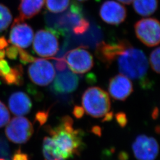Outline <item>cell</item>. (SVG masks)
Masks as SVG:
<instances>
[{
	"mask_svg": "<svg viewBox=\"0 0 160 160\" xmlns=\"http://www.w3.org/2000/svg\"><path fill=\"white\" fill-rule=\"evenodd\" d=\"M82 105L87 114L95 118H103L111 109L108 93L98 87L86 90L82 96Z\"/></svg>",
	"mask_w": 160,
	"mask_h": 160,
	"instance_id": "obj_3",
	"label": "cell"
},
{
	"mask_svg": "<svg viewBox=\"0 0 160 160\" xmlns=\"http://www.w3.org/2000/svg\"><path fill=\"white\" fill-rule=\"evenodd\" d=\"M135 32L138 39L148 47L160 43V28L158 20L154 18H143L135 24Z\"/></svg>",
	"mask_w": 160,
	"mask_h": 160,
	"instance_id": "obj_8",
	"label": "cell"
},
{
	"mask_svg": "<svg viewBox=\"0 0 160 160\" xmlns=\"http://www.w3.org/2000/svg\"><path fill=\"white\" fill-rule=\"evenodd\" d=\"M113 112H109L108 113H107L104 116L102 122H109V121H110V120L113 119Z\"/></svg>",
	"mask_w": 160,
	"mask_h": 160,
	"instance_id": "obj_36",
	"label": "cell"
},
{
	"mask_svg": "<svg viewBox=\"0 0 160 160\" xmlns=\"http://www.w3.org/2000/svg\"><path fill=\"white\" fill-rule=\"evenodd\" d=\"M151 116H152V118L154 120H156L158 118V109L157 107H155V108H154V109H153V110L152 112Z\"/></svg>",
	"mask_w": 160,
	"mask_h": 160,
	"instance_id": "obj_37",
	"label": "cell"
},
{
	"mask_svg": "<svg viewBox=\"0 0 160 160\" xmlns=\"http://www.w3.org/2000/svg\"><path fill=\"white\" fill-rule=\"evenodd\" d=\"M6 57V51L4 50H0V59H4Z\"/></svg>",
	"mask_w": 160,
	"mask_h": 160,
	"instance_id": "obj_40",
	"label": "cell"
},
{
	"mask_svg": "<svg viewBox=\"0 0 160 160\" xmlns=\"http://www.w3.org/2000/svg\"><path fill=\"white\" fill-rule=\"evenodd\" d=\"M8 107L12 114L21 116L29 113L32 108V103L26 93L15 92L8 98Z\"/></svg>",
	"mask_w": 160,
	"mask_h": 160,
	"instance_id": "obj_16",
	"label": "cell"
},
{
	"mask_svg": "<svg viewBox=\"0 0 160 160\" xmlns=\"http://www.w3.org/2000/svg\"><path fill=\"white\" fill-rule=\"evenodd\" d=\"M77 1H80V2H84V1H87V0H77Z\"/></svg>",
	"mask_w": 160,
	"mask_h": 160,
	"instance_id": "obj_41",
	"label": "cell"
},
{
	"mask_svg": "<svg viewBox=\"0 0 160 160\" xmlns=\"http://www.w3.org/2000/svg\"><path fill=\"white\" fill-rule=\"evenodd\" d=\"M45 2L47 10L53 13L65 12L71 3L70 0H45Z\"/></svg>",
	"mask_w": 160,
	"mask_h": 160,
	"instance_id": "obj_21",
	"label": "cell"
},
{
	"mask_svg": "<svg viewBox=\"0 0 160 160\" xmlns=\"http://www.w3.org/2000/svg\"><path fill=\"white\" fill-rule=\"evenodd\" d=\"M12 160H29V157L27 154L23 153L20 149H18L13 155Z\"/></svg>",
	"mask_w": 160,
	"mask_h": 160,
	"instance_id": "obj_32",
	"label": "cell"
},
{
	"mask_svg": "<svg viewBox=\"0 0 160 160\" xmlns=\"http://www.w3.org/2000/svg\"><path fill=\"white\" fill-rule=\"evenodd\" d=\"M84 112L85 111L82 107H81L79 106H75L73 109L72 114L77 119H81L84 116Z\"/></svg>",
	"mask_w": 160,
	"mask_h": 160,
	"instance_id": "obj_33",
	"label": "cell"
},
{
	"mask_svg": "<svg viewBox=\"0 0 160 160\" xmlns=\"http://www.w3.org/2000/svg\"><path fill=\"white\" fill-rule=\"evenodd\" d=\"M12 20L10 9L5 5L0 4V32L6 30Z\"/></svg>",
	"mask_w": 160,
	"mask_h": 160,
	"instance_id": "obj_22",
	"label": "cell"
},
{
	"mask_svg": "<svg viewBox=\"0 0 160 160\" xmlns=\"http://www.w3.org/2000/svg\"><path fill=\"white\" fill-rule=\"evenodd\" d=\"M12 67H10L8 62L4 59H0V78H2L6 75L8 74L10 71Z\"/></svg>",
	"mask_w": 160,
	"mask_h": 160,
	"instance_id": "obj_27",
	"label": "cell"
},
{
	"mask_svg": "<svg viewBox=\"0 0 160 160\" xmlns=\"http://www.w3.org/2000/svg\"><path fill=\"white\" fill-rule=\"evenodd\" d=\"M120 158L121 160H127L128 155L126 153H121L120 155Z\"/></svg>",
	"mask_w": 160,
	"mask_h": 160,
	"instance_id": "obj_38",
	"label": "cell"
},
{
	"mask_svg": "<svg viewBox=\"0 0 160 160\" xmlns=\"http://www.w3.org/2000/svg\"><path fill=\"white\" fill-rule=\"evenodd\" d=\"M108 91L114 100L125 101L133 92V84L125 75H117L109 81Z\"/></svg>",
	"mask_w": 160,
	"mask_h": 160,
	"instance_id": "obj_14",
	"label": "cell"
},
{
	"mask_svg": "<svg viewBox=\"0 0 160 160\" xmlns=\"http://www.w3.org/2000/svg\"><path fill=\"white\" fill-rule=\"evenodd\" d=\"M65 35L60 30L56 28L42 29L34 36L33 49L36 54L43 58L53 57L59 49V36Z\"/></svg>",
	"mask_w": 160,
	"mask_h": 160,
	"instance_id": "obj_5",
	"label": "cell"
},
{
	"mask_svg": "<svg viewBox=\"0 0 160 160\" xmlns=\"http://www.w3.org/2000/svg\"><path fill=\"white\" fill-rule=\"evenodd\" d=\"M99 15L104 22L111 25H119L125 20L127 12L124 6L114 1L108 0L101 6Z\"/></svg>",
	"mask_w": 160,
	"mask_h": 160,
	"instance_id": "obj_13",
	"label": "cell"
},
{
	"mask_svg": "<svg viewBox=\"0 0 160 160\" xmlns=\"http://www.w3.org/2000/svg\"><path fill=\"white\" fill-rule=\"evenodd\" d=\"M1 80L8 85H22L24 82L23 67L21 65H17L12 67L10 72Z\"/></svg>",
	"mask_w": 160,
	"mask_h": 160,
	"instance_id": "obj_19",
	"label": "cell"
},
{
	"mask_svg": "<svg viewBox=\"0 0 160 160\" xmlns=\"http://www.w3.org/2000/svg\"><path fill=\"white\" fill-rule=\"evenodd\" d=\"M118 68L121 74L129 79L137 80L141 87L147 88L151 83L146 78L148 61L141 50L130 46L118 57Z\"/></svg>",
	"mask_w": 160,
	"mask_h": 160,
	"instance_id": "obj_2",
	"label": "cell"
},
{
	"mask_svg": "<svg viewBox=\"0 0 160 160\" xmlns=\"http://www.w3.org/2000/svg\"><path fill=\"white\" fill-rule=\"evenodd\" d=\"M149 61L152 70L157 74L160 73V48L158 47L151 53Z\"/></svg>",
	"mask_w": 160,
	"mask_h": 160,
	"instance_id": "obj_23",
	"label": "cell"
},
{
	"mask_svg": "<svg viewBox=\"0 0 160 160\" xmlns=\"http://www.w3.org/2000/svg\"><path fill=\"white\" fill-rule=\"evenodd\" d=\"M10 119V114L6 105L0 101V128L7 125Z\"/></svg>",
	"mask_w": 160,
	"mask_h": 160,
	"instance_id": "obj_24",
	"label": "cell"
},
{
	"mask_svg": "<svg viewBox=\"0 0 160 160\" xmlns=\"http://www.w3.org/2000/svg\"><path fill=\"white\" fill-rule=\"evenodd\" d=\"M34 132L31 122L23 116L12 118L6 126V137L14 143H26L32 137Z\"/></svg>",
	"mask_w": 160,
	"mask_h": 160,
	"instance_id": "obj_7",
	"label": "cell"
},
{
	"mask_svg": "<svg viewBox=\"0 0 160 160\" xmlns=\"http://www.w3.org/2000/svg\"><path fill=\"white\" fill-rule=\"evenodd\" d=\"M43 154L45 160H65L59 154L51 138L49 137L43 139Z\"/></svg>",
	"mask_w": 160,
	"mask_h": 160,
	"instance_id": "obj_20",
	"label": "cell"
},
{
	"mask_svg": "<svg viewBox=\"0 0 160 160\" xmlns=\"http://www.w3.org/2000/svg\"><path fill=\"white\" fill-rule=\"evenodd\" d=\"M6 49V55L7 57L12 60L17 59L18 57V47L13 45L7 47Z\"/></svg>",
	"mask_w": 160,
	"mask_h": 160,
	"instance_id": "obj_29",
	"label": "cell"
},
{
	"mask_svg": "<svg viewBox=\"0 0 160 160\" xmlns=\"http://www.w3.org/2000/svg\"><path fill=\"white\" fill-rule=\"evenodd\" d=\"M118 1H120V2L125 4H130L133 1V0H118Z\"/></svg>",
	"mask_w": 160,
	"mask_h": 160,
	"instance_id": "obj_39",
	"label": "cell"
},
{
	"mask_svg": "<svg viewBox=\"0 0 160 160\" xmlns=\"http://www.w3.org/2000/svg\"><path fill=\"white\" fill-rule=\"evenodd\" d=\"M130 46L131 43L125 39L112 43L102 41L97 44L95 54L97 59L109 67Z\"/></svg>",
	"mask_w": 160,
	"mask_h": 160,
	"instance_id": "obj_10",
	"label": "cell"
},
{
	"mask_svg": "<svg viewBox=\"0 0 160 160\" xmlns=\"http://www.w3.org/2000/svg\"><path fill=\"white\" fill-rule=\"evenodd\" d=\"M78 84V77L72 71L66 69L57 75L52 88L57 94H69L75 92Z\"/></svg>",
	"mask_w": 160,
	"mask_h": 160,
	"instance_id": "obj_15",
	"label": "cell"
},
{
	"mask_svg": "<svg viewBox=\"0 0 160 160\" xmlns=\"http://www.w3.org/2000/svg\"><path fill=\"white\" fill-rule=\"evenodd\" d=\"M49 110L47 111H39L36 114L35 121H37V122L39 123L40 126L46 123L49 116Z\"/></svg>",
	"mask_w": 160,
	"mask_h": 160,
	"instance_id": "obj_28",
	"label": "cell"
},
{
	"mask_svg": "<svg viewBox=\"0 0 160 160\" xmlns=\"http://www.w3.org/2000/svg\"><path fill=\"white\" fill-rule=\"evenodd\" d=\"M18 57L20 61L24 65L32 63L36 59V58L33 57L31 54H30L29 52L20 48L18 49Z\"/></svg>",
	"mask_w": 160,
	"mask_h": 160,
	"instance_id": "obj_26",
	"label": "cell"
},
{
	"mask_svg": "<svg viewBox=\"0 0 160 160\" xmlns=\"http://www.w3.org/2000/svg\"><path fill=\"white\" fill-rule=\"evenodd\" d=\"M55 65L56 68L59 71H62L63 70L66 69V63L65 61L63 60V58H55Z\"/></svg>",
	"mask_w": 160,
	"mask_h": 160,
	"instance_id": "obj_31",
	"label": "cell"
},
{
	"mask_svg": "<svg viewBox=\"0 0 160 160\" xmlns=\"http://www.w3.org/2000/svg\"><path fill=\"white\" fill-rule=\"evenodd\" d=\"M8 43L4 36H0V50H4L8 46Z\"/></svg>",
	"mask_w": 160,
	"mask_h": 160,
	"instance_id": "obj_34",
	"label": "cell"
},
{
	"mask_svg": "<svg viewBox=\"0 0 160 160\" xmlns=\"http://www.w3.org/2000/svg\"><path fill=\"white\" fill-rule=\"evenodd\" d=\"M62 58L69 68L76 74H85L94 65L93 57L87 46H80L67 52Z\"/></svg>",
	"mask_w": 160,
	"mask_h": 160,
	"instance_id": "obj_6",
	"label": "cell"
},
{
	"mask_svg": "<svg viewBox=\"0 0 160 160\" xmlns=\"http://www.w3.org/2000/svg\"><path fill=\"white\" fill-rule=\"evenodd\" d=\"M10 155L9 145L4 138L0 136V158H8Z\"/></svg>",
	"mask_w": 160,
	"mask_h": 160,
	"instance_id": "obj_25",
	"label": "cell"
},
{
	"mask_svg": "<svg viewBox=\"0 0 160 160\" xmlns=\"http://www.w3.org/2000/svg\"><path fill=\"white\" fill-rule=\"evenodd\" d=\"M115 119L121 128H124L128 123V119L126 114L124 112H119L115 115Z\"/></svg>",
	"mask_w": 160,
	"mask_h": 160,
	"instance_id": "obj_30",
	"label": "cell"
},
{
	"mask_svg": "<svg viewBox=\"0 0 160 160\" xmlns=\"http://www.w3.org/2000/svg\"><path fill=\"white\" fill-rule=\"evenodd\" d=\"M0 160H7L5 158H0Z\"/></svg>",
	"mask_w": 160,
	"mask_h": 160,
	"instance_id": "obj_42",
	"label": "cell"
},
{
	"mask_svg": "<svg viewBox=\"0 0 160 160\" xmlns=\"http://www.w3.org/2000/svg\"><path fill=\"white\" fill-rule=\"evenodd\" d=\"M132 151L138 160H155L159 152V146L154 138L140 135L132 143Z\"/></svg>",
	"mask_w": 160,
	"mask_h": 160,
	"instance_id": "obj_11",
	"label": "cell"
},
{
	"mask_svg": "<svg viewBox=\"0 0 160 160\" xmlns=\"http://www.w3.org/2000/svg\"><path fill=\"white\" fill-rule=\"evenodd\" d=\"M92 133L98 137H101L102 135V129L100 126H95L92 128Z\"/></svg>",
	"mask_w": 160,
	"mask_h": 160,
	"instance_id": "obj_35",
	"label": "cell"
},
{
	"mask_svg": "<svg viewBox=\"0 0 160 160\" xmlns=\"http://www.w3.org/2000/svg\"><path fill=\"white\" fill-rule=\"evenodd\" d=\"M55 73L52 63L45 59L36 58L28 68L30 80L38 86L49 85L54 80Z\"/></svg>",
	"mask_w": 160,
	"mask_h": 160,
	"instance_id": "obj_9",
	"label": "cell"
},
{
	"mask_svg": "<svg viewBox=\"0 0 160 160\" xmlns=\"http://www.w3.org/2000/svg\"><path fill=\"white\" fill-rule=\"evenodd\" d=\"M34 38L33 30L28 24L17 17L13 22L8 42L20 48H27Z\"/></svg>",
	"mask_w": 160,
	"mask_h": 160,
	"instance_id": "obj_12",
	"label": "cell"
},
{
	"mask_svg": "<svg viewBox=\"0 0 160 160\" xmlns=\"http://www.w3.org/2000/svg\"><path fill=\"white\" fill-rule=\"evenodd\" d=\"M46 131L52 139L59 154L66 160L79 155L84 148L82 138L84 132L73 127V120L69 116H63L57 126H48Z\"/></svg>",
	"mask_w": 160,
	"mask_h": 160,
	"instance_id": "obj_1",
	"label": "cell"
},
{
	"mask_svg": "<svg viewBox=\"0 0 160 160\" xmlns=\"http://www.w3.org/2000/svg\"><path fill=\"white\" fill-rule=\"evenodd\" d=\"M133 7L139 15L149 16L158 8V0H133Z\"/></svg>",
	"mask_w": 160,
	"mask_h": 160,
	"instance_id": "obj_18",
	"label": "cell"
},
{
	"mask_svg": "<svg viewBox=\"0 0 160 160\" xmlns=\"http://www.w3.org/2000/svg\"><path fill=\"white\" fill-rule=\"evenodd\" d=\"M45 0H20L18 6V18L24 20L32 18L40 12Z\"/></svg>",
	"mask_w": 160,
	"mask_h": 160,
	"instance_id": "obj_17",
	"label": "cell"
},
{
	"mask_svg": "<svg viewBox=\"0 0 160 160\" xmlns=\"http://www.w3.org/2000/svg\"><path fill=\"white\" fill-rule=\"evenodd\" d=\"M89 27L90 23L84 16L82 7L73 0L68 10L58 20L55 28L66 33L69 30H72L75 34H82L89 29Z\"/></svg>",
	"mask_w": 160,
	"mask_h": 160,
	"instance_id": "obj_4",
	"label": "cell"
}]
</instances>
